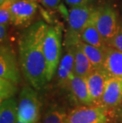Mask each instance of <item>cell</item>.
I'll list each match as a JSON object with an SVG mask.
<instances>
[{
	"label": "cell",
	"mask_w": 122,
	"mask_h": 123,
	"mask_svg": "<svg viewBox=\"0 0 122 123\" xmlns=\"http://www.w3.org/2000/svg\"><path fill=\"white\" fill-rule=\"evenodd\" d=\"M48 25L44 21L33 22L18 38L19 66L22 74L35 90L41 91L48 83L44 54V40Z\"/></svg>",
	"instance_id": "obj_1"
},
{
	"label": "cell",
	"mask_w": 122,
	"mask_h": 123,
	"mask_svg": "<svg viewBox=\"0 0 122 123\" xmlns=\"http://www.w3.org/2000/svg\"><path fill=\"white\" fill-rule=\"evenodd\" d=\"M62 30L58 25H48L44 40V54L47 67V80L51 81L58 69L62 55Z\"/></svg>",
	"instance_id": "obj_2"
},
{
	"label": "cell",
	"mask_w": 122,
	"mask_h": 123,
	"mask_svg": "<svg viewBox=\"0 0 122 123\" xmlns=\"http://www.w3.org/2000/svg\"><path fill=\"white\" fill-rule=\"evenodd\" d=\"M95 8L91 5L71 7L67 15V30L66 32L64 45L75 46L80 41L81 33L88 21L91 18Z\"/></svg>",
	"instance_id": "obj_3"
},
{
	"label": "cell",
	"mask_w": 122,
	"mask_h": 123,
	"mask_svg": "<svg viewBox=\"0 0 122 123\" xmlns=\"http://www.w3.org/2000/svg\"><path fill=\"white\" fill-rule=\"evenodd\" d=\"M41 102L32 86H25L20 92L17 102V120L24 123H39Z\"/></svg>",
	"instance_id": "obj_4"
},
{
	"label": "cell",
	"mask_w": 122,
	"mask_h": 123,
	"mask_svg": "<svg viewBox=\"0 0 122 123\" xmlns=\"http://www.w3.org/2000/svg\"><path fill=\"white\" fill-rule=\"evenodd\" d=\"M107 111L102 105H82L67 114L65 123H108Z\"/></svg>",
	"instance_id": "obj_5"
},
{
	"label": "cell",
	"mask_w": 122,
	"mask_h": 123,
	"mask_svg": "<svg viewBox=\"0 0 122 123\" xmlns=\"http://www.w3.org/2000/svg\"><path fill=\"white\" fill-rule=\"evenodd\" d=\"M37 10L36 0H17L10 7V23L17 28H27L33 23Z\"/></svg>",
	"instance_id": "obj_6"
},
{
	"label": "cell",
	"mask_w": 122,
	"mask_h": 123,
	"mask_svg": "<svg viewBox=\"0 0 122 123\" xmlns=\"http://www.w3.org/2000/svg\"><path fill=\"white\" fill-rule=\"evenodd\" d=\"M95 23L106 44L117 33L120 27L116 11L107 5L95 8Z\"/></svg>",
	"instance_id": "obj_7"
},
{
	"label": "cell",
	"mask_w": 122,
	"mask_h": 123,
	"mask_svg": "<svg viewBox=\"0 0 122 123\" xmlns=\"http://www.w3.org/2000/svg\"><path fill=\"white\" fill-rule=\"evenodd\" d=\"M0 78L11 80L17 84L21 78L16 55L6 44H1L0 49Z\"/></svg>",
	"instance_id": "obj_8"
},
{
	"label": "cell",
	"mask_w": 122,
	"mask_h": 123,
	"mask_svg": "<svg viewBox=\"0 0 122 123\" xmlns=\"http://www.w3.org/2000/svg\"><path fill=\"white\" fill-rule=\"evenodd\" d=\"M122 103V78L109 77L106 80L100 105L107 109Z\"/></svg>",
	"instance_id": "obj_9"
},
{
	"label": "cell",
	"mask_w": 122,
	"mask_h": 123,
	"mask_svg": "<svg viewBox=\"0 0 122 123\" xmlns=\"http://www.w3.org/2000/svg\"><path fill=\"white\" fill-rule=\"evenodd\" d=\"M71 96L76 103L83 106L94 105L90 98L87 79L75 74H72L67 84Z\"/></svg>",
	"instance_id": "obj_10"
},
{
	"label": "cell",
	"mask_w": 122,
	"mask_h": 123,
	"mask_svg": "<svg viewBox=\"0 0 122 123\" xmlns=\"http://www.w3.org/2000/svg\"><path fill=\"white\" fill-rule=\"evenodd\" d=\"M108 78L109 76L103 69H94L86 78L88 90L94 105H100Z\"/></svg>",
	"instance_id": "obj_11"
},
{
	"label": "cell",
	"mask_w": 122,
	"mask_h": 123,
	"mask_svg": "<svg viewBox=\"0 0 122 123\" xmlns=\"http://www.w3.org/2000/svg\"><path fill=\"white\" fill-rule=\"evenodd\" d=\"M75 46L65 47V53L61 57L57 69V82L61 87H67L70 78L73 74Z\"/></svg>",
	"instance_id": "obj_12"
},
{
	"label": "cell",
	"mask_w": 122,
	"mask_h": 123,
	"mask_svg": "<svg viewBox=\"0 0 122 123\" xmlns=\"http://www.w3.org/2000/svg\"><path fill=\"white\" fill-rule=\"evenodd\" d=\"M109 77L122 78V52L107 45L103 68Z\"/></svg>",
	"instance_id": "obj_13"
},
{
	"label": "cell",
	"mask_w": 122,
	"mask_h": 123,
	"mask_svg": "<svg viewBox=\"0 0 122 123\" xmlns=\"http://www.w3.org/2000/svg\"><path fill=\"white\" fill-rule=\"evenodd\" d=\"M80 41L82 42L87 43L90 45H94L96 47H103L106 46L105 41H104L103 37L98 31L95 23V10L93 13L91 18L88 21L87 25L82 30L80 36Z\"/></svg>",
	"instance_id": "obj_14"
},
{
	"label": "cell",
	"mask_w": 122,
	"mask_h": 123,
	"mask_svg": "<svg viewBox=\"0 0 122 123\" xmlns=\"http://www.w3.org/2000/svg\"><path fill=\"white\" fill-rule=\"evenodd\" d=\"M94 70V68L92 65L91 62L90 61L87 55L82 49L80 44L78 43L75 46V64L73 73L79 76L87 78Z\"/></svg>",
	"instance_id": "obj_15"
},
{
	"label": "cell",
	"mask_w": 122,
	"mask_h": 123,
	"mask_svg": "<svg viewBox=\"0 0 122 123\" xmlns=\"http://www.w3.org/2000/svg\"><path fill=\"white\" fill-rule=\"evenodd\" d=\"M79 44H80L85 54L87 55L88 59L91 62L94 69H102L105 58V48L107 45L103 48L96 47L82 42V41H79Z\"/></svg>",
	"instance_id": "obj_16"
},
{
	"label": "cell",
	"mask_w": 122,
	"mask_h": 123,
	"mask_svg": "<svg viewBox=\"0 0 122 123\" xmlns=\"http://www.w3.org/2000/svg\"><path fill=\"white\" fill-rule=\"evenodd\" d=\"M17 102L14 97L1 102L0 123H17Z\"/></svg>",
	"instance_id": "obj_17"
},
{
	"label": "cell",
	"mask_w": 122,
	"mask_h": 123,
	"mask_svg": "<svg viewBox=\"0 0 122 123\" xmlns=\"http://www.w3.org/2000/svg\"><path fill=\"white\" fill-rule=\"evenodd\" d=\"M67 114L63 109L52 106L44 115L42 123H65Z\"/></svg>",
	"instance_id": "obj_18"
},
{
	"label": "cell",
	"mask_w": 122,
	"mask_h": 123,
	"mask_svg": "<svg viewBox=\"0 0 122 123\" xmlns=\"http://www.w3.org/2000/svg\"><path fill=\"white\" fill-rule=\"evenodd\" d=\"M17 91V83L5 78H0V102L13 98Z\"/></svg>",
	"instance_id": "obj_19"
},
{
	"label": "cell",
	"mask_w": 122,
	"mask_h": 123,
	"mask_svg": "<svg viewBox=\"0 0 122 123\" xmlns=\"http://www.w3.org/2000/svg\"><path fill=\"white\" fill-rule=\"evenodd\" d=\"M13 4L12 2L6 0L1 3L0 6V25H5L8 26L10 22V7Z\"/></svg>",
	"instance_id": "obj_20"
},
{
	"label": "cell",
	"mask_w": 122,
	"mask_h": 123,
	"mask_svg": "<svg viewBox=\"0 0 122 123\" xmlns=\"http://www.w3.org/2000/svg\"><path fill=\"white\" fill-rule=\"evenodd\" d=\"M107 45L111 46L113 48L122 52V24L120 25L117 33L107 43Z\"/></svg>",
	"instance_id": "obj_21"
},
{
	"label": "cell",
	"mask_w": 122,
	"mask_h": 123,
	"mask_svg": "<svg viewBox=\"0 0 122 123\" xmlns=\"http://www.w3.org/2000/svg\"><path fill=\"white\" fill-rule=\"evenodd\" d=\"M64 1L67 6L71 8V7L88 6L91 4L93 0H64Z\"/></svg>",
	"instance_id": "obj_22"
},
{
	"label": "cell",
	"mask_w": 122,
	"mask_h": 123,
	"mask_svg": "<svg viewBox=\"0 0 122 123\" xmlns=\"http://www.w3.org/2000/svg\"><path fill=\"white\" fill-rule=\"evenodd\" d=\"M43 6L51 10H57L60 8L61 0H39Z\"/></svg>",
	"instance_id": "obj_23"
},
{
	"label": "cell",
	"mask_w": 122,
	"mask_h": 123,
	"mask_svg": "<svg viewBox=\"0 0 122 123\" xmlns=\"http://www.w3.org/2000/svg\"><path fill=\"white\" fill-rule=\"evenodd\" d=\"M7 29L8 26L5 25H0V41L1 44H5V41L7 37Z\"/></svg>",
	"instance_id": "obj_24"
},
{
	"label": "cell",
	"mask_w": 122,
	"mask_h": 123,
	"mask_svg": "<svg viewBox=\"0 0 122 123\" xmlns=\"http://www.w3.org/2000/svg\"><path fill=\"white\" fill-rule=\"evenodd\" d=\"M5 1H6V0H0V4L2 3V2H4Z\"/></svg>",
	"instance_id": "obj_25"
},
{
	"label": "cell",
	"mask_w": 122,
	"mask_h": 123,
	"mask_svg": "<svg viewBox=\"0 0 122 123\" xmlns=\"http://www.w3.org/2000/svg\"><path fill=\"white\" fill-rule=\"evenodd\" d=\"M17 123H24V122H21V121H19V120H17Z\"/></svg>",
	"instance_id": "obj_26"
},
{
	"label": "cell",
	"mask_w": 122,
	"mask_h": 123,
	"mask_svg": "<svg viewBox=\"0 0 122 123\" xmlns=\"http://www.w3.org/2000/svg\"><path fill=\"white\" fill-rule=\"evenodd\" d=\"M121 122H122V114H121Z\"/></svg>",
	"instance_id": "obj_27"
},
{
	"label": "cell",
	"mask_w": 122,
	"mask_h": 123,
	"mask_svg": "<svg viewBox=\"0 0 122 123\" xmlns=\"http://www.w3.org/2000/svg\"><path fill=\"white\" fill-rule=\"evenodd\" d=\"M121 104H122V103H121Z\"/></svg>",
	"instance_id": "obj_28"
}]
</instances>
